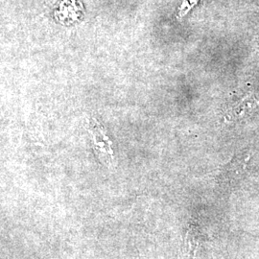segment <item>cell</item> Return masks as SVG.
<instances>
[{"label": "cell", "mask_w": 259, "mask_h": 259, "mask_svg": "<svg viewBox=\"0 0 259 259\" xmlns=\"http://www.w3.org/2000/svg\"><path fill=\"white\" fill-rule=\"evenodd\" d=\"M249 159L250 156L246 154H240L239 156L233 157L229 165H227L224 178L232 183H236V181L241 180L245 173V166Z\"/></svg>", "instance_id": "2"}, {"label": "cell", "mask_w": 259, "mask_h": 259, "mask_svg": "<svg viewBox=\"0 0 259 259\" xmlns=\"http://www.w3.org/2000/svg\"><path fill=\"white\" fill-rule=\"evenodd\" d=\"M90 129L93 134V146L96 155L106 165L111 166L113 162V152L110 139L103 132L102 127L97 121L91 123Z\"/></svg>", "instance_id": "1"}, {"label": "cell", "mask_w": 259, "mask_h": 259, "mask_svg": "<svg viewBox=\"0 0 259 259\" xmlns=\"http://www.w3.org/2000/svg\"><path fill=\"white\" fill-rule=\"evenodd\" d=\"M259 105V97L255 95H250L249 97L245 98L242 102L239 103L236 107L233 108L230 118L232 120H236L244 117L246 114H249L253 111Z\"/></svg>", "instance_id": "3"}]
</instances>
